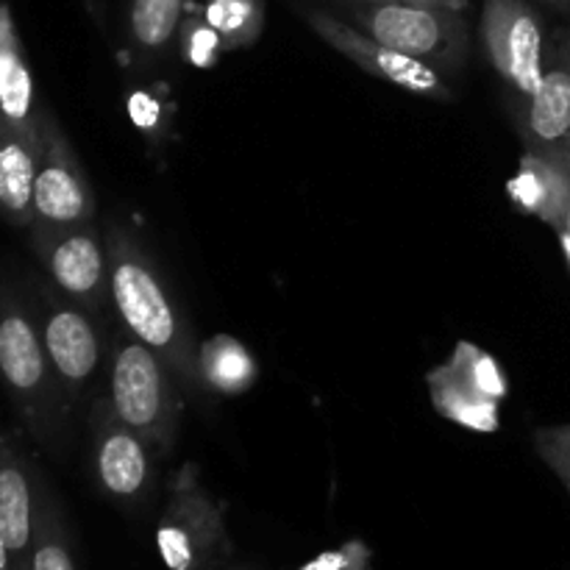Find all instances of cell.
<instances>
[{
    "label": "cell",
    "instance_id": "1",
    "mask_svg": "<svg viewBox=\"0 0 570 570\" xmlns=\"http://www.w3.org/2000/svg\"><path fill=\"white\" fill-rule=\"evenodd\" d=\"M106 248H109V298L126 332L161 356L184 390L204 393L193 332L156 262L126 226H111Z\"/></svg>",
    "mask_w": 570,
    "mask_h": 570
},
{
    "label": "cell",
    "instance_id": "2",
    "mask_svg": "<svg viewBox=\"0 0 570 570\" xmlns=\"http://www.w3.org/2000/svg\"><path fill=\"white\" fill-rule=\"evenodd\" d=\"M0 379L26 432L45 451L65 443L67 415L72 412L39 334L37 315L14 289L0 284Z\"/></svg>",
    "mask_w": 570,
    "mask_h": 570
},
{
    "label": "cell",
    "instance_id": "3",
    "mask_svg": "<svg viewBox=\"0 0 570 570\" xmlns=\"http://www.w3.org/2000/svg\"><path fill=\"white\" fill-rule=\"evenodd\" d=\"M109 404L165 460L184 415V387L161 356L139 340H117L109 362Z\"/></svg>",
    "mask_w": 570,
    "mask_h": 570
},
{
    "label": "cell",
    "instance_id": "4",
    "mask_svg": "<svg viewBox=\"0 0 570 570\" xmlns=\"http://www.w3.org/2000/svg\"><path fill=\"white\" fill-rule=\"evenodd\" d=\"M156 551L167 570H215L232 554L226 510L204 488L195 462H184L167 484Z\"/></svg>",
    "mask_w": 570,
    "mask_h": 570
},
{
    "label": "cell",
    "instance_id": "5",
    "mask_svg": "<svg viewBox=\"0 0 570 570\" xmlns=\"http://www.w3.org/2000/svg\"><path fill=\"white\" fill-rule=\"evenodd\" d=\"M348 22L438 70H460L468 53L462 11L415 3H348Z\"/></svg>",
    "mask_w": 570,
    "mask_h": 570
},
{
    "label": "cell",
    "instance_id": "6",
    "mask_svg": "<svg viewBox=\"0 0 570 570\" xmlns=\"http://www.w3.org/2000/svg\"><path fill=\"white\" fill-rule=\"evenodd\" d=\"M482 42L490 65L512 92L515 111H521L538 89L549 61L551 45L543 14L532 0H484Z\"/></svg>",
    "mask_w": 570,
    "mask_h": 570
},
{
    "label": "cell",
    "instance_id": "7",
    "mask_svg": "<svg viewBox=\"0 0 570 570\" xmlns=\"http://www.w3.org/2000/svg\"><path fill=\"white\" fill-rule=\"evenodd\" d=\"M37 323L56 379L70 406L83 401L104 362V334L92 312L72 304L53 284L37 287Z\"/></svg>",
    "mask_w": 570,
    "mask_h": 570
},
{
    "label": "cell",
    "instance_id": "8",
    "mask_svg": "<svg viewBox=\"0 0 570 570\" xmlns=\"http://www.w3.org/2000/svg\"><path fill=\"white\" fill-rule=\"evenodd\" d=\"M31 248L48 282L72 304L98 315L109 301V248L95 223L31 226Z\"/></svg>",
    "mask_w": 570,
    "mask_h": 570
},
{
    "label": "cell",
    "instance_id": "9",
    "mask_svg": "<svg viewBox=\"0 0 570 570\" xmlns=\"http://www.w3.org/2000/svg\"><path fill=\"white\" fill-rule=\"evenodd\" d=\"M89 429H92V473L98 488L122 510L142 507L156 490L161 456L148 440L139 438L115 415L106 395L92 404Z\"/></svg>",
    "mask_w": 570,
    "mask_h": 570
},
{
    "label": "cell",
    "instance_id": "10",
    "mask_svg": "<svg viewBox=\"0 0 570 570\" xmlns=\"http://www.w3.org/2000/svg\"><path fill=\"white\" fill-rule=\"evenodd\" d=\"M298 11L306 20V26H309L323 42L332 45L337 53H343L345 59L354 61L356 67L371 72L373 78H382V81L395 83V87L406 89V92L412 95H423V98L451 100L449 81L440 76L438 67L426 65V61L421 59H412V56L401 53V50L367 37V33L360 31L354 22L343 20L340 14L321 9V6H298Z\"/></svg>",
    "mask_w": 570,
    "mask_h": 570
},
{
    "label": "cell",
    "instance_id": "11",
    "mask_svg": "<svg viewBox=\"0 0 570 570\" xmlns=\"http://www.w3.org/2000/svg\"><path fill=\"white\" fill-rule=\"evenodd\" d=\"M39 131H42V148H39L37 184H33V223H45V226L95 223L92 184L70 139L48 109H45Z\"/></svg>",
    "mask_w": 570,
    "mask_h": 570
},
{
    "label": "cell",
    "instance_id": "12",
    "mask_svg": "<svg viewBox=\"0 0 570 570\" xmlns=\"http://www.w3.org/2000/svg\"><path fill=\"white\" fill-rule=\"evenodd\" d=\"M39 482L31 462L11 438H0V534L11 554V570H31L37 532Z\"/></svg>",
    "mask_w": 570,
    "mask_h": 570
},
{
    "label": "cell",
    "instance_id": "13",
    "mask_svg": "<svg viewBox=\"0 0 570 570\" xmlns=\"http://www.w3.org/2000/svg\"><path fill=\"white\" fill-rule=\"evenodd\" d=\"M518 126L532 154L570 150V61L557 42L551 45L538 89L518 111Z\"/></svg>",
    "mask_w": 570,
    "mask_h": 570
},
{
    "label": "cell",
    "instance_id": "14",
    "mask_svg": "<svg viewBox=\"0 0 570 570\" xmlns=\"http://www.w3.org/2000/svg\"><path fill=\"white\" fill-rule=\"evenodd\" d=\"M42 131H22L0 115V217L17 228L33 223V184H37Z\"/></svg>",
    "mask_w": 570,
    "mask_h": 570
},
{
    "label": "cell",
    "instance_id": "15",
    "mask_svg": "<svg viewBox=\"0 0 570 570\" xmlns=\"http://www.w3.org/2000/svg\"><path fill=\"white\" fill-rule=\"evenodd\" d=\"M507 193L523 212L540 217L557 232L570 204V150L566 154L527 150L515 178L507 184Z\"/></svg>",
    "mask_w": 570,
    "mask_h": 570
},
{
    "label": "cell",
    "instance_id": "16",
    "mask_svg": "<svg viewBox=\"0 0 570 570\" xmlns=\"http://www.w3.org/2000/svg\"><path fill=\"white\" fill-rule=\"evenodd\" d=\"M0 115L22 131L39 134L45 109L37 104L31 67L17 33L11 6L0 0Z\"/></svg>",
    "mask_w": 570,
    "mask_h": 570
},
{
    "label": "cell",
    "instance_id": "17",
    "mask_svg": "<svg viewBox=\"0 0 570 570\" xmlns=\"http://www.w3.org/2000/svg\"><path fill=\"white\" fill-rule=\"evenodd\" d=\"M426 384L434 410H438L445 421L456 423V426L462 429H471V432H499V401H488L479 393H473V390L456 376L454 367H451L449 362L432 367L426 376Z\"/></svg>",
    "mask_w": 570,
    "mask_h": 570
},
{
    "label": "cell",
    "instance_id": "18",
    "mask_svg": "<svg viewBox=\"0 0 570 570\" xmlns=\"http://www.w3.org/2000/svg\"><path fill=\"white\" fill-rule=\"evenodd\" d=\"M198 376L204 393L232 399V395H243L245 390L254 387V382L259 379V365L239 340L228 337V334H215L198 345Z\"/></svg>",
    "mask_w": 570,
    "mask_h": 570
},
{
    "label": "cell",
    "instance_id": "19",
    "mask_svg": "<svg viewBox=\"0 0 570 570\" xmlns=\"http://www.w3.org/2000/svg\"><path fill=\"white\" fill-rule=\"evenodd\" d=\"M187 0H128L126 28L134 50L145 59H156L170 48L184 22Z\"/></svg>",
    "mask_w": 570,
    "mask_h": 570
},
{
    "label": "cell",
    "instance_id": "20",
    "mask_svg": "<svg viewBox=\"0 0 570 570\" xmlns=\"http://www.w3.org/2000/svg\"><path fill=\"white\" fill-rule=\"evenodd\" d=\"M31 570H78L59 501L53 499V493L42 482H39L37 499V532H33Z\"/></svg>",
    "mask_w": 570,
    "mask_h": 570
},
{
    "label": "cell",
    "instance_id": "21",
    "mask_svg": "<svg viewBox=\"0 0 570 570\" xmlns=\"http://www.w3.org/2000/svg\"><path fill=\"white\" fill-rule=\"evenodd\" d=\"M204 17L226 50L243 48L259 39L265 28V3L262 0H206Z\"/></svg>",
    "mask_w": 570,
    "mask_h": 570
},
{
    "label": "cell",
    "instance_id": "22",
    "mask_svg": "<svg viewBox=\"0 0 570 570\" xmlns=\"http://www.w3.org/2000/svg\"><path fill=\"white\" fill-rule=\"evenodd\" d=\"M449 365L454 367L456 376L488 401H504L507 393H510V384H507L504 371H501L499 362L482 351L473 343H456L454 354H451Z\"/></svg>",
    "mask_w": 570,
    "mask_h": 570
},
{
    "label": "cell",
    "instance_id": "23",
    "mask_svg": "<svg viewBox=\"0 0 570 570\" xmlns=\"http://www.w3.org/2000/svg\"><path fill=\"white\" fill-rule=\"evenodd\" d=\"M532 440L540 460L557 473V479L566 484V490L570 493V423L538 429Z\"/></svg>",
    "mask_w": 570,
    "mask_h": 570
},
{
    "label": "cell",
    "instance_id": "24",
    "mask_svg": "<svg viewBox=\"0 0 570 570\" xmlns=\"http://www.w3.org/2000/svg\"><path fill=\"white\" fill-rule=\"evenodd\" d=\"M178 37H181L184 56H187L193 65H200V67L212 65V61H215L217 56L226 50L223 39L217 37V31L204 20V17L181 22V31H178Z\"/></svg>",
    "mask_w": 570,
    "mask_h": 570
},
{
    "label": "cell",
    "instance_id": "25",
    "mask_svg": "<svg viewBox=\"0 0 570 570\" xmlns=\"http://www.w3.org/2000/svg\"><path fill=\"white\" fill-rule=\"evenodd\" d=\"M298 570H371V551L362 543H345L343 549L326 551Z\"/></svg>",
    "mask_w": 570,
    "mask_h": 570
},
{
    "label": "cell",
    "instance_id": "26",
    "mask_svg": "<svg viewBox=\"0 0 570 570\" xmlns=\"http://www.w3.org/2000/svg\"><path fill=\"white\" fill-rule=\"evenodd\" d=\"M345 3H415V6H434V9H451L465 14L468 0H345Z\"/></svg>",
    "mask_w": 570,
    "mask_h": 570
},
{
    "label": "cell",
    "instance_id": "27",
    "mask_svg": "<svg viewBox=\"0 0 570 570\" xmlns=\"http://www.w3.org/2000/svg\"><path fill=\"white\" fill-rule=\"evenodd\" d=\"M0 570H11V554L9 549H6L3 534H0Z\"/></svg>",
    "mask_w": 570,
    "mask_h": 570
},
{
    "label": "cell",
    "instance_id": "28",
    "mask_svg": "<svg viewBox=\"0 0 570 570\" xmlns=\"http://www.w3.org/2000/svg\"><path fill=\"white\" fill-rule=\"evenodd\" d=\"M557 45H560L562 53H566V59L570 61V26L566 28V31L560 33V37H557Z\"/></svg>",
    "mask_w": 570,
    "mask_h": 570
},
{
    "label": "cell",
    "instance_id": "29",
    "mask_svg": "<svg viewBox=\"0 0 570 570\" xmlns=\"http://www.w3.org/2000/svg\"><path fill=\"white\" fill-rule=\"evenodd\" d=\"M557 237H560L562 254H566V259H568V265H570V234H566V232H557Z\"/></svg>",
    "mask_w": 570,
    "mask_h": 570
},
{
    "label": "cell",
    "instance_id": "30",
    "mask_svg": "<svg viewBox=\"0 0 570 570\" xmlns=\"http://www.w3.org/2000/svg\"><path fill=\"white\" fill-rule=\"evenodd\" d=\"M540 3L557 6V9H570V0H540Z\"/></svg>",
    "mask_w": 570,
    "mask_h": 570
},
{
    "label": "cell",
    "instance_id": "31",
    "mask_svg": "<svg viewBox=\"0 0 570 570\" xmlns=\"http://www.w3.org/2000/svg\"><path fill=\"white\" fill-rule=\"evenodd\" d=\"M557 232H566V234H570V204H568V212H566V217H562V226L557 228Z\"/></svg>",
    "mask_w": 570,
    "mask_h": 570
},
{
    "label": "cell",
    "instance_id": "32",
    "mask_svg": "<svg viewBox=\"0 0 570 570\" xmlns=\"http://www.w3.org/2000/svg\"><path fill=\"white\" fill-rule=\"evenodd\" d=\"M234 570H243V568H234Z\"/></svg>",
    "mask_w": 570,
    "mask_h": 570
}]
</instances>
